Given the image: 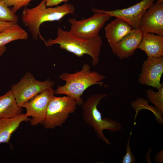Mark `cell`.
I'll list each match as a JSON object with an SVG mask.
<instances>
[{"mask_svg":"<svg viewBox=\"0 0 163 163\" xmlns=\"http://www.w3.org/2000/svg\"><path fill=\"white\" fill-rule=\"evenodd\" d=\"M30 120L22 113L12 117L0 119V144L9 143L12 134L20 124Z\"/></svg>","mask_w":163,"mask_h":163,"instance_id":"obj_15","label":"cell"},{"mask_svg":"<svg viewBox=\"0 0 163 163\" xmlns=\"http://www.w3.org/2000/svg\"><path fill=\"white\" fill-rule=\"evenodd\" d=\"M59 78L66 82L65 85L59 86L55 90V94H64L75 99L77 105L83 103L81 96L89 87L95 85L102 86L103 81L106 78L104 75L95 71H91L90 66L87 63L84 64L82 69L73 73H63Z\"/></svg>","mask_w":163,"mask_h":163,"instance_id":"obj_1","label":"cell"},{"mask_svg":"<svg viewBox=\"0 0 163 163\" xmlns=\"http://www.w3.org/2000/svg\"><path fill=\"white\" fill-rule=\"evenodd\" d=\"M108 96L104 93L96 94L90 95L82 104L83 117L85 122L92 128L97 137L108 145H111L109 141L103 133L107 129L112 133L122 130V126L118 121L112 119L102 118L97 109L101 100Z\"/></svg>","mask_w":163,"mask_h":163,"instance_id":"obj_4","label":"cell"},{"mask_svg":"<svg viewBox=\"0 0 163 163\" xmlns=\"http://www.w3.org/2000/svg\"><path fill=\"white\" fill-rule=\"evenodd\" d=\"M139 30L143 33L163 36V0H157L145 12L140 20Z\"/></svg>","mask_w":163,"mask_h":163,"instance_id":"obj_10","label":"cell"},{"mask_svg":"<svg viewBox=\"0 0 163 163\" xmlns=\"http://www.w3.org/2000/svg\"><path fill=\"white\" fill-rule=\"evenodd\" d=\"M75 8L70 4L53 8H47L45 0H43L37 6L32 8L25 7L21 19L24 26L28 28L32 38L37 40L39 37L44 42L46 40L41 35L40 27L45 22L59 21L69 14L74 13Z\"/></svg>","mask_w":163,"mask_h":163,"instance_id":"obj_2","label":"cell"},{"mask_svg":"<svg viewBox=\"0 0 163 163\" xmlns=\"http://www.w3.org/2000/svg\"><path fill=\"white\" fill-rule=\"evenodd\" d=\"M155 0H142L128 8L113 11L98 10L109 15L118 18L127 22L134 30L139 29L141 18L145 12Z\"/></svg>","mask_w":163,"mask_h":163,"instance_id":"obj_11","label":"cell"},{"mask_svg":"<svg viewBox=\"0 0 163 163\" xmlns=\"http://www.w3.org/2000/svg\"><path fill=\"white\" fill-rule=\"evenodd\" d=\"M132 134L131 131L130 133V136L128 140L126 149V153L121 160L122 163H135L136 162V158L133 154L130 145V137Z\"/></svg>","mask_w":163,"mask_h":163,"instance_id":"obj_22","label":"cell"},{"mask_svg":"<svg viewBox=\"0 0 163 163\" xmlns=\"http://www.w3.org/2000/svg\"><path fill=\"white\" fill-rule=\"evenodd\" d=\"M131 107L135 110V114L134 117V124H136L135 121L139 111L143 109L149 110L154 114L156 120L159 124L163 123V114L155 107L149 105L148 101L143 98L139 97L133 101L131 104Z\"/></svg>","mask_w":163,"mask_h":163,"instance_id":"obj_18","label":"cell"},{"mask_svg":"<svg viewBox=\"0 0 163 163\" xmlns=\"http://www.w3.org/2000/svg\"><path fill=\"white\" fill-rule=\"evenodd\" d=\"M33 0H4L7 6L12 7L11 9L14 13L23 7L27 5Z\"/></svg>","mask_w":163,"mask_h":163,"instance_id":"obj_21","label":"cell"},{"mask_svg":"<svg viewBox=\"0 0 163 163\" xmlns=\"http://www.w3.org/2000/svg\"><path fill=\"white\" fill-rule=\"evenodd\" d=\"M16 24L11 22L0 21V32L10 28Z\"/></svg>","mask_w":163,"mask_h":163,"instance_id":"obj_23","label":"cell"},{"mask_svg":"<svg viewBox=\"0 0 163 163\" xmlns=\"http://www.w3.org/2000/svg\"><path fill=\"white\" fill-rule=\"evenodd\" d=\"M27 32L17 23L10 28L0 32V47L18 40H26L28 38Z\"/></svg>","mask_w":163,"mask_h":163,"instance_id":"obj_17","label":"cell"},{"mask_svg":"<svg viewBox=\"0 0 163 163\" xmlns=\"http://www.w3.org/2000/svg\"><path fill=\"white\" fill-rule=\"evenodd\" d=\"M11 90L0 96V119L14 117L22 113Z\"/></svg>","mask_w":163,"mask_h":163,"instance_id":"obj_16","label":"cell"},{"mask_svg":"<svg viewBox=\"0 0 163 163\" xmlns=\"http://www.w3.org/2000/svg\"><path fill=\"white\" fill-rule=\"evenodd\" d=\"M68 0H45L47 7L57 5L62 2H66Z\"/></svg>","mask_w":163,"mask_h":163,"instance_id":"obj_24","label":"cell"},{"mask_svg":"<svg viewBox=\"0 0 163 163\" xmlns=\"http://www.w3.org/2000/svg\"><path fill=\"white\" fill-rule=\"evenodd\" d=\"M163 73V56L148 57L142 64L138 82L158 90L163 86L160 82Z\"/></svg>","mask_w":163,"mask_h":163,"instance_id":"obj_9","label":"cell"},{"mask_svg":"<svg viewBox=\"0 0 163 163\" xmlns=\"http://www.w3.org/2000/svg\"><path fill=\"white\" fill-rule=\"evenodd\" d=\"M108 24L105 28V36L111 47L133 30L126 21L118 18Z\"/></svg>","mask_w":163,"mask_h":163,"instance_id":"obj_13","label":"cell"},{"mask_svg":"<svg viewBox=\"0 0 163 163\" xmlns=\"http://www.w3.org/2000/svg\"><path fill=\"white\" fill-rule=\"evenodd\" d=\"M163 161V150L160 151L155 156V162L156 163H161Z\"/></svg>","mask_w":163,"mask_h":163,"instance_id":"obj_25","label":"cell"},{"mask_svg":"<svg viewBox=\"0 0 163 163\" xmlns=\"http://www.w3.org/2000/svg\"><path fill=\"white\" fill-rule=\"evenodd\" d=\"M155 91L151 88L146 91L147 99L163 114V86Z\"/></svg>","mask_w":163,"mask_h":163,"instance_id":"obj_19","label":"cell"},{"mask_svg":"<svg viewBox=\"0 0 163 163\" xmlns=\"http://www.w3.org/2000/svg\"><path fill=\"white\" fill-rule=\"evenodd\" d=\"M54 84V82L50 79L43 81H38L28 72L18 82L11 86V90L18 105L21 107L24 104L38 94L52 88Z\"/></svg>","mask_w":163,"mask_h":163,"instance_id":"obj_6","label":"cell"},{"mask_svg":"<svg viewBox=\"0 0 163 163\" xmlns=\"http://www.w3.org/2000/svg\"><path fill=\"white\" fill-rule=\"evenodd\" d=\"M44 43L47 46L58 44L61 49L72 53L78 57L88 54L92 58V64L94 66L97 65L99 62L103 44L102 38L99 35L91 39H82L60 28L57 30L56 38L49 39Z\"/></svg>","mask_w":163,"mask_h":163,"instance_id":"obj_3","label":"cell"},{"mask_svg":"<svg viewBox=\"0 0 163 163\" xmlns=\"http://www.w3.org/2000/svg\"><path fill=\"white\" fill-rule=\"evenodd\" d=\"M6 50L7 48L5 46L0 47V56L3 54Z\"/></svg>","mask_w":163,"mask_h":163,"instance_id":"obj_26","label":"cell"},{"mask_svg":"<svg viewBox=\"0 0 163 163\" xmlns=\"http://www.w3.org/2000/svg\"><path fill=\"white\" fill-rule=\"evenodd\" d=\"M18 17L8 7L4 0H0V21L17 23Z\"/></svg>","mask_w":163,"mask_h":163,"instance_id":"obj_20","label":"cell"},{"mask_svg":"<svg viewBox=\"0 0 163 163\" xmlns=\"http://www.w3.org/2000/svg\"><path fill=\"white\" fill-rule=\"evenodd\" d=\"M54 94L55 90L52 88L47 89L21 106V107L26 109L25 115L31 117L30 120L31 126L43 124L48 106Z\"/></svg>","mask_w":163,"mask_h":163,"instance_id":"obj_8","label":"cell"},{"mask_svg":"<svg viewBox=\"0 0 163 163\" xmlns=\"http://www.w3.org/2000/svg\"><path fill=\"white\" fill-rule=\"evenodd\" d=\"M143 33L134 30L111 48L113 53L120 59L128 58L134 53L142 40Z\"/></svg>","mask_w":163,"mask_h":163,"instance_id":"obj_12","label":"cell"},{"mask_svg":"<svg viewBox=\"0 0 163 163\" xmlns=\"http://www.w3.org/2000/svg\"><path fill=\"white\" fill-rule=\"evenodd\" d=\"M94 14L92 16L80 20L71 18L69 21L71 24L69 32L79 38L91 39L98 35L101 29L111 17L108 14L93 8Z\"/></svg>","mask_w":163,"mask_h":163,"instance_id":"obj_7","label":"cell"},{"mask_svg":"<svg viewBox=\"0 0 163 163\" xmlns=\"http://www.w3.org/2000/svg\"><path fill=\"white\" fill-rule=\"evenodd\" d=\"M138 49L143 51L148 57L163 56V37L144 33Z\"/></svg>","mask_w":163,"mask_h":163,"instance_id":"obj_14","label":"cell"},{"mask_svg":"<svg viewBox=\"0 0 163 163\" xmlns=\"http://www.w3.org/2000/svg\"><path fill=\"white\" fill-rule=\"evenodd\" d=\"M77 105L76 101L69 96H54L48 106L43 124L44 127L47 129H53L62 126L69 114L75 112Z\"/></svg>","mask_w":163,"mask_h":163,"instance_id":"obj_5","label":"cell"}]
</instances>
